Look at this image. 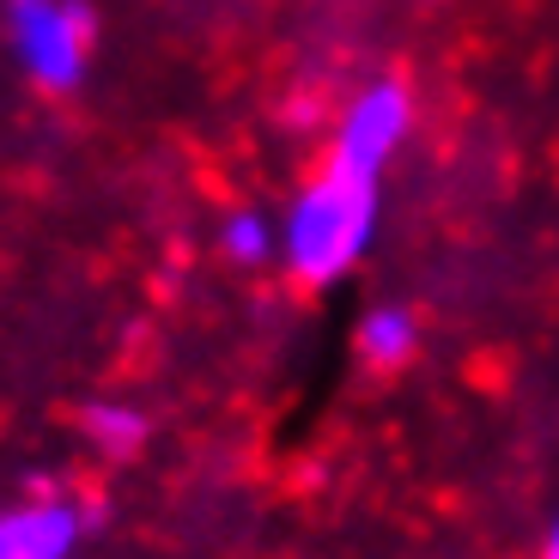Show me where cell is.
Returning <instances> with one entry per match:
<instances>
[{
    "label": "cell",
    "instance_id": "obj_1",
    "mask_svg": "<svg viewBox=\"0 0 559 559\" xmlns=\"http://www.w3.org/2000/svg\"><path fill=\"white\" fill-rule=\"evenodd\" d=\"M371 238H378V177L335 158L286 201V219H280L286 274L305 286H335L341 274H353Z\"/></svg>",
    "mask_w": 559,
    "mask_h": 559
},
{
    "label": "cell",
    "instance_id": "obj_2",
    "mask_svg": "<svg viewBox=\"0 0 559 559\" xmlns=\"http://www.w3.org/2000/svg\"><path fill=\"white\" fill-rule=\"evenodd\" d=\"M7 49L43 92H73L98 49V19L85 0H0Z\"/></svg>",
    "mask_w": 559,
    "mask_h": 559
},
{
    "label": "cell",
    "instance_id": "obj_3",
    "mask_svg": "<svg viewBox=\"0 0 559 559\" xmlns=\"http://www.w3.org/2000/svg\"><path fill=\"white\" fill-rule=\"evenodd\" d=\"M98 530V499L31 480L13 504H0V559H73L80 542Z\"/></svg>",
    "mask_w": 559,
    "mask_h": 559
},
{
    "label": "cell",
    "instance_id": "obj_4",
    "mask_svg": "<svg viewBox=\"0 0 559 559\" xmlns=\"http://www.w3.org/2000/svg\"><path fill=\"white\" fill-rule=\"evenodd\" d=\"M407 134H414V92H407L402 80H390V73H383V80L359 85V92L341 104L335 140H329V158H335V165H353V170L383 177V165H390V158L407 146Z\"/></svg>",
    "mask_w": 559,
    "mask_h": 559
},
{
    "label": "cell",
    "instance_id": "obj_5",
    "mask_svg": "<svg viewBox=\"0 0 559 559\" xmlns=\"http://www.w3.org/2000/svg\"><path fill=\"white\" fill-rule=\"evenodd\" d=\"M353 347H359L365 365H378V371H395L419 353V317L407 305H371L353 329Z\"/></svg>",
    "mask_w": 559,
    "mask_h": 559
},
{
    "label": "cell",
    "instance_id": "obj_6",
    "mask_svg": "<svg viewBox=\"0 0 559 559\" xmlns=\"http://www.w3.org/2000/svg\"><path fill=\"white\" fill-rule=\"evenodd\" d=\"M219 250L238 267H267L280 255V219H267L262 207H238L219 219Z\"/></svg>",
    "mask_w": 559,
    "mask_h": 559
},
{
    "label": "cell",
    "instance_id": "obj_7",
    "mask_svg": "<svg viewBox=\"0 0 559 559\" xmlns=\"http://www.w3.org/2000/svg\"><path fill=\"white\" fill-rule=\"evenodd\" d=\"M85 438H92V450L110 462L134 456L140 444H146V414L128 402H98V407H85Z\"/></svg>",
    "mask_w": 559,
    "mask_h": 559
},
{
    "label": "cell",
    "instance_id": "obj_8",
    "mask_svg": "<svg viewBox=\"0 0 559 559\" xmlns=\"http://www.w3.org/2000/svg\"><path fill=\"white\" fill-rule=\"evenodd\" d=\"M542 559H559V518L547 523V535H542Z\"/></svg>",
    "mask_w": 559,
    "mask_h": 559
}]
</instances>
